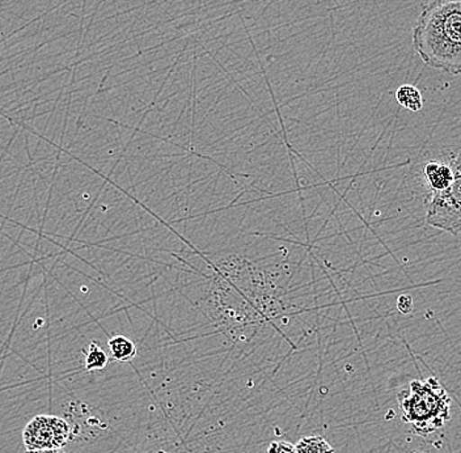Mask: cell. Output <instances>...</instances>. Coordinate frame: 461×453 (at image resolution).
Here are the masks:
<instances>
[{
	"mask_svg": "<svg viewBox=\"0 0 461 453\" xmlns=\"http://www.w3.org/2000/svg\"><path fill=\"white\" fill-rule=\"evenodd\" d=\"M426 180L430 185L432 193L443 192L451 184L452 169L451 166L438 163V161H430L425 167Z\"/></svg>",
	"mask_w": 461,
	"mask_h": 453,
	"instance_id": "obj_5",
	"label": "cell"
},
{
	"mask_svg": "<svg viewBox=\"0 0 461 453\" xmlns=\"http://www.w3.org/2000/svg\"><path fill=\"white\" fill-rule=\"evenodd\" d=\"M397 310L403 314L411 313L413 311V299L409 295H402L397 300Z\"/></svg>",
	"mask_w": 461,
	"mask_h": 453,
	"instance_id": "obj_11",
	"label": "cell"
},
{
	"mask_svg": "<svg viewBox=\"0 0 461 453\" xmlns=\"http://www.w3.org/2000/svg\"><path fill=\"white\" fill-rule=\"evenodd\" d=\"M298 453H336L333 446L321 435L303 437L296 443Z\"/></svg>",
	"mask_w": 461,
	"mask_h": 453,
	"instance_id": "obj_8",
	"label": "cell"
},
{
	"mask_svg": "<svg viewBox=\"0 0 461 453\" xmlns=\"http://www.w3.org/2000/svg\"><path fill=\"white\" fill-rule=\"evenodd\" d=\"M267 453H298L296 444L286 440L272 441L267 447Z\"/></svg>",
	"mask_w": 461,
	"mask_h": 453,
	"instance_id": "obj_10",
	"label": "cell"
},
{
	"mask_svg": "<svg viewBox=\"0 0 461 453\" xmlns=\"http://www.w3.org/2000/svg\"><path fill=\"white\" fill-rule=\"evenodd\" d=\"M396 101L409 112H420L423 108V97L416 86L403 85L396 91Z\"/></svg>",
	"mask_w": 461,
	"mask_h": 453,
	"instance_id": "obj_7",
	"label": "cell"
},
{
	"mask_svg": "<svg viewBox=\"0 0 461 453\" xmlns=\"http://www.w3.org/2000/svg\"><path fill=\"white\" fill-rule=\"evenodd\" d=\"M109 351L115 362L128 363L137 355V346L125 336H114L109 339Z\"/></svg>",
	"mask_w": 461,
	"mask_h": 453,
	"instance_id": "obj_6",
	"label": "cell"
},
{
	"mask_svg": "<svg viewBox=\"0 0 461 453\" xmlns=\"http://www.w3.org/2000/svg\"><path fill=\"white\" fill-rule=\"evenodd\" d=\"M109 358L96 342L89 343L86 353L85 368L86 372L100 371L108 367Z\"/></svg>",
	"mask_w": 461,
	"mask_h": 453,
	"instance_id": "obj_9",
	"label": "cell"
},
{
	"mask_svg": "<svg viewBox=\"0 0 461 453\" xmlns=\"http://www.w3.org/2000/svg\"><path fill=\"white\" fill-rule=\"evenodd\" d=\"M411 39L414 50L429 68L461 75V0H429Z\"/></svg>",
	"mask_w": 461,
	"mask_h": 453,
	"instance_id": "obj_1",
	"label": "cell"
},
{
	"mask_svg": "<svg viewBox=\"0 0 461 453\" xmlns=\"http://www.w3.org/2000/svg\"><path fill=\"white\" fill-rule=\"evenodd\" d=\"M451 397L437 377L413 380L409 391L399 396L403 422L420 437H428L443 429L451 420Z\"/></svg>",
	"mask_w": 461,
	"mask_h": 453,
	"instance_id": "obj_2",
	"label": "cell"
},
{
	"mask_svg": "<svg viewBox=\"0 0 461 453\" xmlns=\"http://www.w3.org/2000/svg\"><path fill=\"white\" fill-rule=\"evenodd\" d=\"M22 437L27 449H62L70 439L71 427L62 418L37 415L29 421Z\"/></svg>",
	"mask_w": 461,
	"mask_h": 453,
	"instance_id": "obj_4",
	"label": "cell"
},
{
	"mask_svg": "<svg viewBox=\"0 0 461 453\" xmlns=\"http://www.w3.org/2000/svg\"><path fill=\"white\" fill-rule=\"evenodd\" d=\"M451 184L443 192L432 193L426 223L452 236L461 235V149L451 161Z\"/></svg>",
	"mask_w": 461,
	"mask_h": 453,
	"instance_id": "obj_3",
	"label": "cell"
},
{
	"mask_svg": "<svg viewBox=\"0 0 461 453\" xmlns=\"http://www.w3.org/2000/svg\"><path fill=\"white\" fill-rule=\"evenodd\" d=\"M24 453H66L63 449H27Z\"/></svg>",
	"mask_w": 461,
	"mask_h": 453,
	"instance_id": "obj_12",
	"label": "cell"
}]
</instances>
